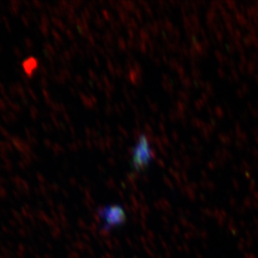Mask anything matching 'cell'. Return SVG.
<instances>
[{"instance_id": "obj_1", "label": "cell", "mask_w": 258, "mask_h": 258, "mask_svg": "<svg viewBox=\"0 0 258 258\" xmlns=\"http://www.w3.org/2000/svg\"><path fill=\"white\" fill-rule=\"evenodd\" d=\"M97 215L102 221L101 231L104 233H110L113 229L121 227L126 222L125 210L119 204L107 205L99 208Z\"/></svg>"}, {"instance_id": "obj_2", "label": "cell", "mask_w": 258, "mask_h": 258, "mask_svg": "<svg viewBox=\"0 0 258 258\" xmlns=\"http://www.w3.org/2000/svg\"><path fill=\"white\" fill-rule=\"evenodd\" d=\"M153 151L151 150L148 139L145 135H141L132 151V167L135 173L146 171L153 160Z\"/></svg>"}]
</instances>
